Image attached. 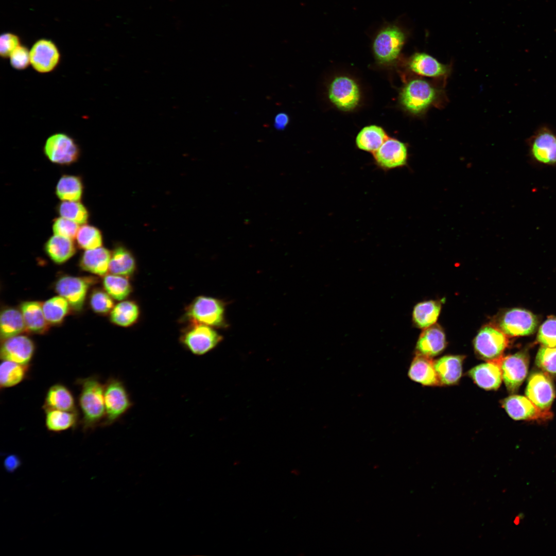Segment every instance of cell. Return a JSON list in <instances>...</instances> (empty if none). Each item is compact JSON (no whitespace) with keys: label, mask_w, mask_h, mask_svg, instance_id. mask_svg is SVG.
<instances>
[{"label":"cell","mask_w":556,"mask_h":556,"mask_svg":"<svg viewBox=\"0 0 556 556\" xmlns=\"http://www.w3.org/2000/svg\"><path fill=\"white\" fill-rule=\"evenodd\" d=\"M30 65L36 72L45 74L54 71L60 62L59 50L52 41L41 39L30 50Z\"/></svg>","instance_id":"5bb4252c"},{"label":"cell","mask_w":556,"mask_h":556,"mask_svg":"<svg viewBox=\"0 0 556 556\" xmlns=\"http://www.w3.org/2000/svg\"><path fill=\"white\" fill-rule=\"evenodd\" d=\"M359 91L356 82L347 77H339L332 82L329 90L330 100L339 109H354L359 100Z\"/></svg>","instance_id":"e0dca14e"},{"label":"cell","mask_w":556,"mask_h":556,"mask_svg":"<svg viewBox=\"0 0 556 556\" xmlns=\"http://www.w3.org/2000/svg\"><path fill=\"white\" fill-rule=\"evenodd\" d=\"M45 251L49 257L56 264H62L76 252V247L72 239L55 235L45 245Z\"/></svg>","instance_id":"484cf974"},{"label":"cell","mask_w":556,"mask_h":556,"mask_svg":"<svg viewBox=\"0 0 556 556\" xmlns=\"http://www.w3.org/2000/svg\"><path fill=\"white\" fill-rule=\"evenodd\" d=\"M45 425L53 432H60L74 427L78 420L77 411L45 410Z\"/></svg>","instance_id":"d6a6232c"},{"label":"cell","mask_w":556,"mask_h":556,"mask_svg":"<svg viewBox=\"0 0 556 556\" xmlns=\"http://www.w3.org/2000/svg\"><path fill=\"white\" fill-rule=\"evenodd\" d=\"M21 460L15 455H10L4 460V465L8 472L11 473L16 470L21 465Z\"/></svg>","instance_id":"bcb514c9"},{"label":"cell","mask_w":556,"mask_h":556,"mask_svg":"<svg viewBox=\"0 0 556 556\" xmlns=\"http://www.w3.org/2000/svg\"><path fill=\"white\" fill-rule=\"evenodd\" d=\"M463 355H445L435 361V368L441 386L458 383L462 376Z\"/></svg>","instance_id":"7402d4cb"},{"label":"cell","mask_w":556,"mask_h":556,"mask_svg":"<svg viewBox=\"0 0 556 556\" xmlns=\"http://www.w3.org/2000/svg\"><path fill=\"white\" fill-rule=\"evenodd\" d=\"M408 377L413 381L427 386H440L432 358L415 353L410 365Z\"/></svg>","instance_id":"44dd1931"},{"label":"cell","mask_w":556,"mask_h":556,"mask_svg":"<svg viewBox=\"0 0 556 556\" xmlns=\"http://www.w3.org/2000/svg\"><path fill=\"white\" fill-rule=\"evenodd\" d=\"M502 406L509 415L515 420H546L551 418L549 410L538 408L527 397L513 395L501 402Z\"/></svg>","instance_id":"2e32d148"},{"label":"cell","mask_w":556,"mask_h":556,"mask_svg":"<svg viewBox=\"0 0 556 556\" xmlns=\"http://www.w3.org/2000/svg\"><path fill=\"white\" fill-rule=\"evenodd\" d=\"M103 286L106 291L113 299L118 301L126 299L132 291L128 277L113 274L105 275Z\"/></svg>","instance_id":"d590c367"},{"label":"cell","mask_w":556,"mask_h":556,"mask_svg":"<svg viewBox=\"0 0 556 556\" xmlns=\"http://www.w3.org/2000/svg\"><path fill=\"white\" fill-rule=\"evenodd\" d=\"M537 340L543 346L556 347V317H548L539 328Z\"/></svg>","instance_id":"60d3db41"},{"label":"cell","mask_w":556,"mask_h":556,"mask_svg":"<svg viewBox=\"0 0 556 556\" xmlns=\"http://www.w3.org/2000/svg\"><path fill=\"white\" fill-rule=\"evenodd\" d=\"M27 331L34 334L45 333L49 328L43 311L42 304L38 301H26L20 305Z\"/></svg>","instance_id":"cb8c5ba5"},{"label":"cell","mask_w":556,"mask_h":556,"mask_svg":"<svg viewBox=\"0 0 556 556\" xmlns=\"http://www.w3.org/2000/svg\"><path fill=\"white\" fill-rule=\"evenodd\" d=\"M20 40L12 33H4L0 38V55L2 58H9L11 54L20 46Z\"/></svg>","instance_id":"f6af8a7d"},{"label":"cell","mask_w":556,"mask_h":556,"mask_svg":"<svg viewBox=\"0 0 556 556\" xmlns=\"http://www.w3.org/2000/svg\"><path fill=\"white\" fill-rule=\"evenodd\" d=\"M105 415L101 423L109 425L118 420L131 407L132 403L124 383L119 379L109 378L105 384Z\"/></svg>","instance_id":"3957f363"},{"label":"cell","mask_w":556,"mask_h":556,"mask_svg":"<svg viewBox=\"0 0 556 556\" xmlns=\"http://www.w3.org/2000/svg\"><path fill=\"white\" fill-rule=\"evenodd\" d=\"M82 193L83 184L81 179L73 175L62 176L56 188L57 197L63 201H78Z\"/></svg>","instance_id":"e575fe53"},{"label":"cell","mask_w":556,"mask_h":556,"mask_svg":"<svg viewBox=\"0 0 556 556\" xmlns=\"http://www.w3.org/2000/svg\"><path fill=\"white\" fill-rule=\"evenodd\" d=\"M80 392L79 405L81 409L83 428H94L102 423L105 415V384L95 376L79 380Z\"/></svg>","instance_id":"6da1fadb"},{"label":"cell","mask_w":556,"mask_h":556,"mask_svg":"<svg viewBox=\"0 0 556 556\" xmlns=\"http://www.w3.org/2000/svg\"><path fill=\"white\" fill-rule=\"evenodd\" d=\"M44 152L54 163L69 165L77 161L80 150L78 145L71 136L64 133H57L46 140Z\"/></svg>","instance_id":"ba28073f"},{"label":"cell","mask_w":556,"mask_h":556,"mask_svg":"<svg viewBox=\"0 0 556 556\" xmlns=\"http://www.w3.org/2000/svg\"><path fill=\"white\" fill-rule=\"evenodd\" d=\"M526 396L538 408L549 410L555 396L553 384L546 374L535 372L528 380Z\"/></svg>","instance_id":"9a60e30c"},{"label":"cell","mask_w":556,"mask_h":556,"mask_svg":"<svg viewBox=\"0 0 556 556\" xmlns=\"http://www.w3.org/2000/svg\"><path fill=\"white\" fill-rule=\"evenodd\" d=\"M69 303L63 297H53L42 304L45 318L49 324L61 323L67 315Z\"/></svg>","instance_id":"8d00e7d4"},{"label":"cell","mask_w":556,"mask_h":556,"mask_svg":"<svg viewBox=\"0 0 556 556\" xmlns=\"http://www.w3.org/2000/svg\"><path fill=\"white\" fill-rule=\"evenodd\" d=\"M226 303L217 298L199 296L186 307L184 319L190 324H202L216 328L228 325L225 317Z\"/></svg>","instance_id":"7a4b0ae2"},{"label":"cell","mask_w":556,"mask_h":556,"mask_svg":"<svg viewBox=\"0 0 556 556\" xmlns=\"http://www.w3.org/2000/svg\"><path fill=\"white\" fill-rule=\"evenodd\" d=\"M27 329L21 310L12 307L2 310L0 316V332L2 340L16 336Z\"/></svg>","instance_id":"4316f807"},{"label":"cell","mask_w":556,"mask_h":556,"mask_svg":"<svg viewBox=\"0 0 556 556\" xmlns=\"http://www.w3.org/2000/svg\"><path fill=\"white\" fill-rule=\"evenodd\" d=\"M90 305L95 312L105 315L112 310L114 307V302L107 292L95 289L91 294Z\"/></svg>","instance_id":"ab89813d"},{"label":"cell","mask_w":556,"mask_h":556,"mask_svg":"<svg viewBox=\"0 0 556 556\" xmlns=\"http://www.w3.org/2000/svg\"><path fill=\"white\" fill-rule=\"evenodd\" d=\"M44 410L56 409L76 411L75 399L70 390L61 384H56L48 390L43 405Z\"/></svg>","instance_id":"d4e9b609"},{"label":"cell","mask_w":556,"mask_h":556,"mask_svg":"<svg viewBox=\"0 0 556 556\" xmlns=\"http://www.w3.org/2000/svg\"><path fill=\"white\" fill-rule=\"evenodd\" d=\"M508 343L507 336L492 323L483 326L473 341L476 355L486 361L502 356Z\"/></svg>","instance_id":"277c9868"},{"label":"cell","mask_w":556,"mask_h":556,"mask_svg":"<svg viewBox=\"0 0 556 556\" xmlns=\"http://www.w3.org/2000/svg\"><path fill=\"white\" fill-rule=\"evenodd\" d=\"M96 281V279L91 276L65 275L57 281L55 289L60 296L68 301L73 309L78 311L83 307L90 286Z\"/></svg>","instance_id":"8fae6325"},{"label":"cell","mask_w":556,"mask_h":556,"mask_svg":"<svg viewBox=\"0 0 556 556\" xmlns=\"http://www.w3.org/2000/svg\"><path fill=\"white\" fill-rule=\"evenodd\" d=\"M111 253L104 247L86 250L80 260L82 269L100 276H105L109 270Z\"/></svg>","instance_id":"603a6c76"},{"label":"cell","mask_w":556,"mask_h":556,"mask_svg":"<svg viewBox=\"0 0 556 556\" xmlns=\"http://www.w3.org/2000/svg\"><path fill=\"white\" fill-rule=\"evenodd\" d=\"M140 311L138 305L133 301L127 300L117 304L110 312V321L113 324L129 327L137 321Z\"/></svg>","instance_id":"4dcf8cb0"},{"label":"cell","mask_w":556,"mask_h":556,"mask_svg":"<svg viewBox=\"0 0 556 556\" xmlns=\"http://www.w3.org/2000/svg\"><path fill=\"white\" fill-rule=\"evenodd\" d=\"M528 364V355L524 352L501 357L502 380L509 393L517 391L527 376Z\"/></svg>","instance_id":"7c38bea8"},{"label":"cell","mask_w":556,"mask_h":556,"mask_svg":"<svg viewBox=\"0 0 556 556\" xmlns=\"http://www.w3.org/2000/svg\"><path fill=\"white\" fill-rule=\"evenodd\" d=\"M373 154L376 165L384 171L403 167L407 164V147L396 139L388 138Z\"/></svg>","instance_id":"4fadbf2b"},{"label":"cell","mask_w":556,"mask_h":556,"mask_svg":"<svg viewBox=\"0 0 556 556\" xmlns=\"http://www.w3.org/2000/svg\"><path fill=\"white\" fill-rule=\"evenodd\" d=\"M136 270V262L132 253L126 248L119 246L111 253L109 271L111 273L129 277Z\"/></svg>","instance_id":"f546056e"},{"label":"cell","mask_w":556,"mask_h":556,"mask_svg":"<svg viewBox=\"0 0 556 556\" xmlns=\"http://www.w3.org/2000/svg\"><path fill=\"white\" fill-rule=\"evenodd\" d=\"M492 323L507 336H521L533 334L537 327L538 320L529 310L515 308L501 313Z\"/></svg>","instance_id":"52a82bcc"},{"label":"cell","mask_w":556,"mask_h":556,"mask_svg":"<svg viewBox=\"0 0 556 556\" xmlns=\"http://www.w3.org/2000/svg\"><path fill=\"white\" fill-rule=\"evenodd\" d=\"M76 238L79 247L85 250L100 247L102 244L101 232L97 228L88 224L79 228Z\"/></svg>","instance_id":"f35d334b"},{"label":"cell","mask_w":556,"mask_h":556,"mask_svg":"<svg viewBox=\"0 0 556 556\" xmlns=\"http://www.w3.org/2000/svg\"><path fill=\"white\" fill-rule=\"evenodd\" d=\"M441 309L440 301L430 300L420 302L414 307L412 321L418 328L425 329L435 324Z\"/></svg>","instance_id":"f1b7e54d"},{"label":"cell","mask_w":556,"mask_h":556,"mask_svg":"<svg viewBox=\"0 0 556 556\" xmlns=\"http://www.w3.org/2000/svg\"><path fill=\"white\" fill-rule=\"evenodd\" d=\"M11 66L16 70H24L30 64V50L25 46L20 45L9 57Z\"/></svg>","instance_id":"ee69618b"},{"label":"cell","mask_w":556,"mask_h":556,"mask_svg":"<svg viewBox=\"0 0 556 556\" xmlns=\"http://www.w3.org/2000/svg\"><path fill=\"white\" fill-rule=\"evenodd\" d=\"M61 217L73 221L78 224H84L89 219L86 208L78 201H64L58 206Z\"/></svg>","instance_id":"74e56055"},{"label":"cell","mask_w":556,"mask_h":556,"mask_svg":"<svg viewBox=\"0 0 556 556\" xmlns=\"http://www.w3.org/2000/svg\"><path fill=\"white\" fill-rule=\"evenodd\" d=\"M388 137L380 127L370 125L364 127L357 134L356 144L362 150L374 152Z\"/></svg>","instance_id":"1f68e13d"},{"label":"cell","mask_w":556,"mask_h":556,"mask_svg":"<svg viewBox=\"0 0 556 556\" xmlns=\"http://www.w3.org/2000/svg\"><path fill=\"white\" fill-rule=\"evenodd\" d=\"M411 71L423 76L436 77L446 73L447 69L433 57L425 53H416L409 62Z\"/></svg>","instance_id":"83f0119b"},{"label":"cell","mask_w":556,"mask_h":556,"mask_svg":"<svg viewBox=\"0 0 556 556\" xmlns=\"http://www.w3.org/2000/svg\"><path fill=\"white\" fill-rule=\"evenodd\" d=\"M500 358L473 368L468 375L479 387L485 390H497L502 380Z\"/></svg>","instance_id":"d6986e66"},{"label":"cell","mask_w":556,"mask_h":556,"mask_svg":"<svg viewBox=\"0 0 556 556\" xmlns=\"http://www.w3.org/2000/svg\"><path fill=\"white\" fill-rule=\"evenodd\" d=\"M535 363L542 370L556 374V347L542 346L537 353Z\"/></svg>","instance_id":"b9f144b4"},{"label":"cell","mask_w":556,"mask_h":556,"mask_svg":"<svg viewBox=\"0 0 556 556\" xmlns=\"http://www.w3.org/2000/svg\"><path fill=\"white\" fill-rule=\"evenodd\" d=\"M213 328L202 324H190L182 332L180 341L193 354L204 355L217 346L223 339Z\"/></svg>","instance_id":"8992f818"},{"label":"cell","mask_w":556,"mask_h":556,"mask_svg":"<svg viewBox=\"0 0 556 556\" xmlns=\"http://www.w3.org/2000/svg\"><path fill=\"white\" fill-rule=\"evenodd\" d=\"M528 154L536 165L556 166V133L548 126L538 128L527 141Z\"/></svg>","instance_id":"5b68a950"},{"label":"cell","mask_w":556,"mask_h":556,"mask_svg":"<svg viewBox=\"0 0 556 556\" xmlns=\"http://www.w3.org/2000/svg\"><path fill=\"white\" fill-rule=\"evenodd\" d=\"M405 40L404 32L395 25H388L381 29L373 42V50L381 62H388L395 59L402 48Z\"/></svg>","instance_id":"30bf717a"},{"label":"cell","mask_w":556,"mask_h":556,"mask_svg":"<svg viewBox=\"0 0 556 556\" xmlns=\"http://www.w3.org/2000/svg\"><path fill=\"white\" fill-rule=\"evenodd\" d=\"M436 91L428 82L422 79L410 81L403 89L401 100L409 111L420 113L425 111L435 100Z\"/></svg>","instance_id":"9c48e42d"},{"label":"cell","mask_w":556,"mask_h":556,"mask_svg":"<svg viewBox=\"0 0 556 556\" xmlns=\"http://www.w3.org/2000/svg\"><path fill=\"white\" fill-rule=\"evenodd\" d=\"M34 350V344L31 339L18 335L3 340L1 348V358L3 360L29 364Z\"/></svg>","instance_id":"ac0fdd59"},{"label":"cell","mask_w":556,"mask_h":556,"mask_svg":"<svg viewBox=\"0 0 556 556\" xmlns=\"http://www.w3.org/2000/svg\"><path fill=\"white\" fill-rule=\"evenodd\" d=\"M446 346L445 335L442 328L435 324L423 331L418 340L415 353L429 357L441 354Z\"/></svg>","instance_id":"ffe728a7"},{"label":"cell","mask_w":556,"mask_h":556,"mask_svg":"<svg viewBox=\"0 0 556 556\" xmlns=\"http://www.w3.org/2000/svg\"><path fill=\"white\" fill-rule=\"evenodd\" d=\"M29 364L3 360L0 366V385L1 388L13 387L20 383L28 371Z\"/></svg>","instance_id":"836d02e7"},{"label":"cell","mask_w":556,"mask_h":556,"mask_svg":"<svg viewBox=\"0 0 556 556\" xmlns=\"http://www.w3.org/2000/svg\"><path fill=\"white\" fill-rule=\"evenodd\" d=\"M79 228L77 223L62 217L55 219L53 225L55 235L72 239L76 237Z\"/></svg>","instance_id":"7bdbcfd3"},{"label":"cell","mask_w":556,"mask_h":556,"mask_svg":"<svg viewBox=\"0 0 556 556\" xmlns=\"http://www.w3.org/2000/svg\"><path fill=\"white\" fill-rule=\"evenodd\" d=\"M289 120V119L287 114L284 113H280L275 117L274 127L277 129L283 130L287 126Z\"/></svg>","instance_id":"7dc6e473"}]
</instances>
